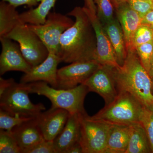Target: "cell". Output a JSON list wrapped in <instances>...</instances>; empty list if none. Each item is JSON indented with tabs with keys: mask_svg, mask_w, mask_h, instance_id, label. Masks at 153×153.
<instances>
[{
	"mask_svg": "<svg viewBox=\"0 0 153 153\" xmlns=\"http://www.w3.org/2000/svg\"><path fill=\"white\" fill-rule=\"evenodd\" d=\"M66 153H83L82 148L79 142L69 148Z\"/></svg>",
	"mask_w": 153,
	"mask_h": 153,
	"instance_id": "cell-35",
	"label": "cell"
},
{
	"mask_svg": "<svg viewBox=\"0 0 153 153\" xmlns=\"http://www.w3.org/2000/svg\"><path fill=\"white\" fill-rule=\"evenodd\" d=\"M142 1H148V0H142Z\"/></svg>",
	"mask_w": 153,
	"mask_h": 153,
	"instance_id": "cell-38",
	"label": "cell"
},
{
	"mask_svg": "<svg viewBox=\"0 0 153 153\" xmlns=\"http://www.w3.org/2000/svg\"><path fill=\"white\" fill-rule=\"evenodd\" d=\"M127 2L142 19L153 10V3L152 0H128Z\"/></svg>",
	"mask_w": 153,
	"mask_h": 153,
	"instance_id": "cell-29",
	"label": "cell"
},
{
	"mask_svg": "<svg viewBox=\"0 0 153 153\" xmlns=\"http://www.w3.org/2000/svg\"><path fill=\"white\" fill-rule=\"evenodd\" d=\"M29 83L15 81L0 95V108L14 115L35 117L46 108L42 103L34 104L30 100Z\"/></svg>",
	"mask_w": 153,
	"mask_h": 153,
	"instance_id": "cell-5",
	"label": "cell"
},
{
	"mask_svg": "<svg viewBox=\"0 0 153 153\" xmlns=\"http://www.w3.org/2000/svg\"><path fill=\"white\" fill-rule=\"evenodd\" d=\"M15 81V79L13 78L5 79L1 76L0 77V95L1 94L5 91L7 90Z\"/></svg>",
	"mask_w": 153,
	"mask_h": 153,
	"instance_id": "cell-32",
	"label": "cell"
},
{
	"mask_svg": "<svg viewBox=\"0 0 153 153\" xmlns=\"http://www.w3.org/2000/svg\"><path fill=\"white\" fill-rule=\"evenodd\" d=\"M152 1L153 3V0H152Z\"/></svg>",
	"mask_w": 153,
	"mask_h": 153,
	"instance_id": "cell-39",
	"label": "cell"
},
{
	"mask_svg": "<svg viewBox=\"0 0 153 153\" xmlns=\"http://www.w3.org/2000/svg\"><path fill=\"white\" fill-rule=\"evenodd\" d=\"M140 123L143 127L147 134L153 153V105L143 107L140 117Z\"/></svg>",
	"mask_w": 153,
	"mask_h": 153,
	"instance_id": "cell-26",
	"label": "cell"
},
{
	"mask_svg": "<svg viewBox=\"0 0 153 153\" xmlns=\"http://www.w3.org/2000/svg\"><path fill=\"white\" fill-rule=\"evenodd\" d=\"M10 3L16 7L21 6H27L30 9L37 6L41 0H2Z\"/></svg>",
	"mask_w": 153,
	"mask_h": 153,
	"instance_id": "cell-31",
	"label": "cell"
},
{
	"mask_svg": "<svg viewBox=\"0 0 153 153\" xmlns=\"http://www.w3.org/2000/svg\"><path fill=\"white\" fill-rule=\"evenodd\" d=\"M100 65L95 60L79 61L58 69L57 88L71 89L83 84Z\"/></svg>",
	"mask_w": 153,
	"mask_h": 153,
	"instance_id": "cell-10",
	"label": "cell"
},
{
	"mask_svg": "<svg viewBox=\"0 0 153 153\" xmlns=\"http://www.w3.org/2000/svg\"><path fill=\"white\" fill-rule=\"evenodd\" d=\"M29 83L30 94H36L47 97L52 102V108L66 110L70 114L86 113L84 102L89 91L84 84H80L71 89H63L49 86L44 81Z\"/></svg>",
	"mask_w": 153,
	"mask_h": 153,
	"instance_id": "cell-3",
	"label": "cell"
},
{
	"mask_svg": "<svg viewBox=\"0 0 153 153\" xmlns=\"http://www.w3.org/2000/svg\"><path fill=\"white\" fill-rule=\"evenodd\" d=\"M152 152L150 143L143 127L140 123L132 125L128 146L125 153Z\"/></svg>",
	"mask_w": 153,
	"mask_h": 153,
	"instance_id": "cell-22",
	"label": "cell"
},
{
	"mask_svg": "<svg viewBox=\"0 0 153 153\" xmlns=\"http://www.w3.org/2000/svg\"><path fill=\"white\" fill-rule=\"evenodd\" d=\"M142 24L147 25L153 29V10L150 11L143 18Z\"/></svg>",
	"mask_w": 153,
	"mask_h": 153,
	"instance_id": "cell-33",
	"label": "cell"
},
{
	"mask_svg": "<svg viewBox=\"0 0 153 153\" xmlns=\"http://www.w3.org/2000/svg\"><path fill=\"white\" fill-rule=\"evenodd\" d=\"M118 91L128 92L144 107L153 105L152 85L135 49L127 50L123 65L114 68Z\"/></svg>",
	"mask_w": 153,
	"mask_h": 153,
	"instance_id": "cell-2",
	"label": "cell"
},
{
	"mask_svg": "<svg viewBox=\"0 0 153 153\" xmlns=\"http://www.w3.org/2000/svg\"><path fill=\"white\" fill-rule=\"evenodd\" d=\"M97 9V16L102 24L114 18V6L111 0H94Z\"/></svg>",
	"mask_w": 153,
	"mask_h": 153,
	"instance_id": "cell-24",
	"label": "cell"
},
{
	"mask_svg": "<svg viewBox=\"0 0 153 153\" xmlns=\"http://www.w3.org/2000/svg\"><path fill=\"white\" fill-rule=\"evenodd\" d=\"M6 38L18 43L25 59L32 67L43 62L49 55V51L39 36L27 24L17 26Z\"/></svg>",
	"mask_w": 153,
	"mask_h": 153,
	"instance_id": "cell-7",
	"label": "cell"
},
{
	"mask_svg": "<svg viewBox=\"0 0 153 153\" xmlns=\"http://www.w3.org/2000/svg\"><path fill=\"white\" fill-rule=\"evenodd\" d=\"M8 38H0L1 52L0 55V74L10 71L28 73L32 66L22 54L19 45Z\"/></svg>",
	"mask_w": 153,
	"mask_h": 153,
	"instance_id": "cell-11",
	"label": "cell"
},
{
	"mask_svg": "<svg viewBox=\"0 0 153 153\" xmlns=\"http://www.w3.org/2000/svg\"><path fill=\"white\" fill-rule=\"evenodd\" d=\"M80 122L79 114H70L63 129L53 141L55 153H66L72 146L79 142Z\"/></svg>",
	"mask_w": 153,
	"mask_h": 153,
	"instance_id": "cell-15",
	"label": "cell"
},
{
	"mask_svg": "<svg viewBox=\"0 0 153 153\" xmlns=\"http://www.w3.org/2000/svg\"><path fill=\"white\" fill-rule=\"evenodd\" d=\"M23 153H55L53 141L44 140Z\"/></svg>",
	"mask_w": 153,
	"mask_h": 153,
	"instance_id": "cell-30",
	"label": "cell"
},
{
	"mask_svg": "<svg viewBox=\"0 0 153 153\" xmlns=\"http://www.w3.org/2000/svg\"><path fill=\"white\" fill-rule=\"evenodd\" d=\"M33 118L14 115L0 108V129L10 132L15 127Z\"/></svg>",
	"mask_w": 153,
	"mask_h": 153,
	"instance_id": "cell-23",
	"label": "cell"
},
{
	"mask_svg": "<svg viewBox=\"0 0 153 153\" xmlns=\"http://www.w3.org/2000/svg\"><path fill=\"white\" fill-rule=\"evenodd\" d=\"M143 107L128 92L119 91L117 96L111 103L89 117L111 124L131 125L140 123Z\"/></svg>",
	"mask_w": 153,
	"mask_h": 153,
	"instance_id": "cell-4",
	"label": "cell"
},
{
	"mask_svg": "<svg viewBox=\"0 0 153 153\" xmlns=\"http://www.w3.org/2000/svg\"><path fill=\"white\" fill-rule=\"evenodd\" d=\"M0 153H20L21 149L10 132L0 130Z\"/></svg>",
	"mask_w": 153,
	"mask_h": 153,
	"instance_id": "cell-25",
	"label": "cell"
},
{
	"mask_svg": "<svg viewBox=\"0 0 153 153\" xmlns=\"http://www.w3.org/2000/svg\"><path fill=\"white\" fill-rule=\"evenodd\" d=\"M152 41H153V29L141 24L134 35L131 49H135L142 44Z\"/></svg>",
	"mask_w": 153,
	"mask_h": 153,
	"instance_id": "cell-27",
	"label": "cell"
},
{
	"mask_svg": "<svg viewBox=\"0 0 153 153\" xmlns=\"http://www.w3.org/2000/svg\"><path fill=\"white\" fill-rule=\"evenodd\" d=\"M23 23L16 7L1 0L0 2V38L7 37L15 28Z\"/></svg>",
	"mask_w": 153,
	"mask_h": 153,
	"instance_id": "cell-20",
	"label": "cell"
},
{
	"mask_svg": "<svg viewBox=\"0 0 153 153\" xmlns=\"http://www.w3.org/2000/svg\"><path fill=\"white\" fill-rule=\"evenodd\" d=\"M135 50L141 63L148 72L153 56V41L142 44Z\"/></svg>",
	"mask_w": 153,
	"mask_h": 153,
	"instance_id": "cell-28",
	"label": "cell"
},
{
	"mask_svg": "<svg viewBox=\"0 0 153 153\" xmlns=\"http://www.w3.org/2000/svg\"><path fill=\"white\" fill-rule=\"evenodd\" d=\"M148 73L150 77L151 81H152L153 91V56L152 60H151L150 65L149 68L148 70Z\"/></svg>",
	"mask_w": 153,
	"mask_h": 153,
	"instance_id": "cell-36",
	"label": "cell"
},
{
	"mask_svg": "<svg viewBox=\"0 0 153 153\" xmlns=\"http://www.w3.org/2000/svg\"><path fill=\"white\" fill-rule=\"evenodd\" d=\"M79 117L83 153H104L111 124L91 119L87 113L80 114Z\"/></svg>",
	"mask_w": 153,
	"mask_h": 153,
	"instance_id": "cell-6",
	"label": "cell"
},
{
	"mask_svg": "<svg viewBox=\"0 0 153 153\" xmlns=\"http://www.w3.org/2000/svg\"><path fill=\"white\" fill-rule=\"evenodd\" d=\"M114 51L116 58L120 66L124 63L127 49L122 29L117 18L102 25Z\"/></svg>",
	"mask_w": 153,
	"mask_h": 153,
	"instance_id": "cell-18",
	"label": "cell"
},
{
	"mask_svg": "<svg viewBox=\"0 0 153 153\" xmlns=\"http://www.w3.org/2000/svg\"><path fill=\"white\" fill-rule=\"evenodd\" d=\"M70 113L61 108H50L35 117L44 139L54 141L65 126Z\"/></svg>",
	"mask_w": 153,
	"mask_h": 153,
	"instance_id": "cell-14",
	"label": "cell"
},
{
	"mask_svg": "<svg viewBox=\"0 0 153 153\" xmlns=\"http://www.w3.org/2000/svg\"><path fill=\"white\" fill-rule=\"evenodd\" d=\"M83 8L91 21L95 33L96 50L94 60L100 65L113 66L115 68L120 67L117 61L111 43L97 14H92L84 7Z\"/></svg>",
	"mask_w": 153,
	"mask_h": 153,
	"instance_id": "cell-12",
	"label": "cell"
},
{
	"mask_svg": "<svg viewBox=\"0 0 153 153\" xmlns=\"http://www.w3.org/2000/svg\"><path fill=\"white\" fill-rule=\"evenodd\" d=\"M84 2V7L88 10L91 13L97 14L96 7L94 0H83Z\"/></svg>",
	"mask_w": 153,
	"mask_h": 153,
	"instance_id": "cell-34",
	"label": "cell"
},
{
	"mask_svg": "<svg viewBox=\"0 0 153 153\" xmlns=\"http://www.w3.org/2000/svg\"><path fill=\"white\" fill-rule=\"evenodd\" d=\"M116 9L117 18L121 25L125 39L127 49H131L134 35L142 19L126 2L120 4Z\"/></svg>",
	"mask_w": 153,
	"mask_h": 153,
	"instance_id": "cell-17",
	"label": "cell"
},
{
	"mask_svg": "<svg viewBox=\"0 0 153 153\" xmlns=\"http://www.w3.org/2000/svg\"><path fill=\"white\" fill-rule=\"evenodd\" d=\"M10 133L22 153L45 140L35 117L15 127Z\"/></svg>",
	"mask_w": 153,
	"mask_h": 153,
	"instance_id": "cell-16",
	"label": "cell"
},
{
	"mask_svg": "<svg viewBox=\"0 0 153 153\" xmlns=\"http://www.w3.org/2000/svg\"><path fill=\"white\" fill-rule=\"evenodd\" d=\"M60 62V57L56 53L49 52L47 58L43 62L32 67L29 72L22 76L20 82L27 83L44 81L57 88V68Z\"/></svg>",
	"mask_w": 153,
	"mask_h": 153,
	"instance_id": "cell-13",
	"label": "cell"
},
{
	"mask_svg": "<svg viewBox=\"0 0 153 153\" xmlns=\"http://www.w3.org/2000/svg\"><path fill=\"white\" fill-rule=\"evenodd\" d=\"M74 22L66 15L50 12L44 24L27 25L41 38L49 52H55L58 55L60 37Z\"/></svg>",
	"mask_w": 153,
	"mask_h": 153,
	"instance_id": "cell-8",
	"label": "cell"
},
{
	"mask_svg": "<svg viewBox=\"0 0 153 153\" xmlns=\"http://www.w3.org/2000/svg\"><path fill=\"white\" fill-rule=\"evenodd\" d=\"M132 125L111 124L104 153H125Z\"/></svg>",
	"mask_w": 153,
	"mask_h": 153,
	"instance_id": "cell-19",
	"label": "cell"
},
{
	"mask_svg": "<svg viewBox=\"0 0 153 153\" xmlns=\"http://www.w3.org/2000/svg\"><path fill=\"white\" fill-rule=\"evenodd\" d=\"M115 8L123 3L126 2L128 0H111Z\"/></svg>",
	"mask_w": 153,
	"mask_h": 153,
	"instance_id": "cell-37",
	"label": "cell"
},
{
	"mask_svg": "<svg viewBox=\"0 0 153 153\" xmlns=\"http://www.w3.org/2000/svg\"><path fill=\"white\" fill-rule=\"evenodd\" d=\"M57 0H41L35 8H31L20 14V19L27 25L44 24L51 9L54 7Z\"/></svg>",
	"mask_w": 153,
	"mask_h": 153,
	"instance_id": "cell-21",
	"label": "cell"
},
{
	"mask_svg": "<svg viewBox=\"0 0 153 153\" xmlns=\"http://www.w3.org/2000/svg\"><path fill=\"white\" fill-rule=\"evenodd\" d=\"M113 66L100 65L83 83L89 91L98 94L104 99L105 105L116 98L118 94Z\"/></svg>",
	"mask_w": 153,
	"mask_h": 153,
	"instance_id": "cell-9",
	"label": "cell"
},
{
	"mask_svg": "<svg viewBox=\"0 0 153 153\" xmlns=\"http://www.w3.org/2000/svg\"><path fill=\"white\" fill-rule=\"evenodd\" d=\"M67 15L74 17L75 21L60 37L58 55L61 62L71 63L94 60L95 33L85 9L75 7Z\"/></svg>",
	"mask_w": 153,
	"mask_h": 153,
	"instance_id": "cell-1",
	"label": "cell"
}]
</instances>
